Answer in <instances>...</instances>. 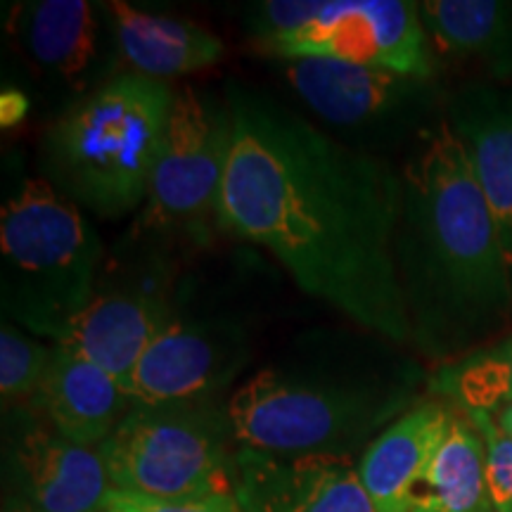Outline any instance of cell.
<instances>
[{
    "label": "cell",
    "instance_id": "obj_1",
    "mask_svg": "<svg viewBox=\"0 0 512 512\" xmlns=\"http://www.w3.org/2000/svg\"><path fill=\"white\" fill-rule=\"evenodd\" d=\"M233 150L219 226L266 249L304 294L411 347L394 261L401 166L339 143L275 95L226 83Z\"/></svg>",
    "mask_w": 512,
    "mask_h": 512
},
{
    "label": "cell",
    "instance_id": "obj_2",
    "mask_svg": "<svg viewBox=\"0 0 512 512\" xmlns=\"http://www.w3.org/2000/svg\"><path fill=\"white\" fill-rule=\"evenodd\" d=\"M394 261L411 349L434 366L508 332V264L463 145L446 119L401 164Z\"/></svg>",
    "mask_w": 512,
    "mask_h": 512
},
{
    "label": "cell",
    "instance_id": "obj_3",
    "mask_svg": "<svg viewBox=\"0 0 512 512\" xmlns=\"http://www.w3.org/2000/svg\"><path fill=\"white\" fill-rule=\"evenodd\" d=\"M387 339L318 332L228 396L240 448L273 456L356 458L415 406L418 368Z\"/></svg>",
    "mask_w": 512,
    "mask_h": 512
},
{
    "label": "cell",
    "instance_id": "obj_4",
    "mask_svg": "<svg viewBox=\"0 0 512 512\" xmlns=\"http://www.w3.org/2000/svg\"><path fill=\"white\" fill-rule=\"evenodd\" d=\"M174 98L166 81L114 76L50 121L38 147L43 181L107 221L143 209Z\"/></svg>",
    "mask_w": 512,
    "mask_h": 512
},
{
    "label": "cell",
    "instance_id": "obj_5",
    "mask_svg": "<svg viewBox=\"0 0 512 512\" xmlns=\"http://www.w3.org/2000/svg\"><path fill=\"white\" fill-rule=\"evenodd\" d=\"M105 268L98 230L43 178H27L0 211L3 320L55 344L86 309Z\"/></svg>",
    "mask_w": 512,
    "mask_h": 512
},
{
    "label": "cell",
    "instance_id": "obj_6",
    "mask_svg": "<svg viewBox=\"0 0 512 512\" xmlns=\"http://www.w3.org/2000/svg\"><path fill=\"white\" fill-rule=\"evenodd\" d=\"M242 22L259 55L332 60L432 79L434 48L418 3L406 0H261Z\"/></svg>",
    "mask_w": 512,
    "mask_h": 512
},
{
    "label": "cell",
    "instance_id": "obj_7",
    "mask_svg": "<svg viewBox=\"0 0 512 512\" xmlns=\"http://www.w3.org/2000/svg\"><path fill=\"white\" fill-rule=\"evenodd\" d=\"M228 403L219 399L133 403L98 451L112 489L147 498L233 491Z\"/></svg>",
    "mask_w": 512,
    "mask_h": 512
},
{
    "label": "cell",
    "instance_id": "obj_8",
    "mask_svg": "<svg viewBox=\"0 0 512 512\" xmlns=\"http://www.w3.org/2000/svg\"><path fill=\"white\" fill-rule=\"evenodd\" d=\"M294 98L339 143L384 157L420 143L444 119H430L432 79L332 60L275 62Z\"/></svg>",
    "mask_w": 512,
    "mask_h": 512
},
{
    "label": "cell",
    "instance_id": "obj_9",
    "mask_svg": "<svg viewBox=\"0 0 512 512\" xmlns=\"http://www.w3.org/2000/svg\"><path fill=\"white\" fill-rule=\"evenodd\" d=\"M233 150V112L226 91L183 86L136 230L150 238L207 233L219 207Z\"/></svg>",
    "mask_w": 512,
    "mask_h": 512
},
{
    "label": "cell",
    "instance_id": "obj_10",
    "mask_svg": "<svg viewBox=\"0 0 512 512\" xmlns=\"http://www.w3.org/2000/svg\"><path fill=\"white\" fill-rule=\"evenodd\" d=\"M252 320L223 302L181 290L176 316L126 382L133 403L219 399L254 358Z\"/></svg>",
    "mask_w": 512,
    "mask_h": 512
},
{
    "label": "cell",
    "instance_id": "obj_11",
    "mask_svg": "<svg viewBox=\"0 0 512 512\" xmlns=\"http://www.w3.org/2000/svg\"><path fill=\"white\" fill-rule=\"evenodd\" d=\"M181 278L162 247L102 268L98 290L67 325L57 347L79 354L124 384L176 316Z\"/></svg>",
    "mask_w": 512,
    "mask_h": 512
},
{
    "label": "cell",
    "instance_id": "obj_12",
    "mask_svg": "<svg viewBox=\"0 0 512 512\" xmlns=\"http://www.w3.org/2000/svg\"><path fill=\"white\" fill-rule=\"evenodd\" d=\"M5 34L48 98L60 102V112L110 83L124 64L110 3H12Z\"/></svg>",
    "mask_w": 512,
    "mask_h": 512
},
{
    "label": "cell",
    "instance_id": "obj_13",
    "mask_svg": "<svg viewBox=\"0 0 512 512\" xmlns=\"http://www.w3.org/2000/svg\"><path fill=\"white\" fill-rule=\"evenodd\" d=\"M12 411L8 512H107L112 482L98 448L64 439L29 403Z\"/></svg>",
    "mask_w": 512,
    "mask_h": 512
},
{
    "label": "cell",
    "instance_id": "obj_14",
    "mask_svg": "<svg viewBox=\"0 0 512 512\" xmlns=\"http://www.w3.org/2000/svg\"><path fill=\"white\" fill-rule=\"evenodd\" d=\"M356 458L273 456L238 448L233 494L242 512H375Z\"/></svg>",
    "mask_w": 512,
    "mask_h": 512
},
{
    "label": "cell",
    "instance_id": "obj_15",
    "mask_svg": "<svg viewBox=\"0 0 512 512\" xmlns=\"http://www.w3.org/2000/svg\"><path fill=\"white\" fill-rule=\"evenodd\" d=\"M446 121L491 211L512 280V86L467 83L446 102Z\"/></svg>",
    "mask_w": 512,
    "mask_h": 512
},
{
    "label": "cell",
    "instance_id": "obj_16",
    "mask_svg": "<svg viewBox=\"0 0 512 512\" xmlns=\"http://www.w3.org/2000/svg\"><path fill=\"white\" fill-rule=\"evenodd\" d=\"M29 406L64 439L100 448L131 411L133 399L107 370L53 344L46 377Z\"/></svg>",
    "mask_w": 512,
    "mask_h": 512
},
{
    "label": "cell",
    "instance_id": "obj_17",
    "mask_svg": "<svg viewBox=\"0 0 512 512\" xmlns=\"http://www.w3.org/2000/svg\"><path fill=\"white\" fill-rule=\"evenodd\" d=\"M453 415L456 408L444 401H418L358 456V479L375 512H408L413 489L444 441Z\"/></svg>",
    "mask_w": 512,
    "mask_h": 512
},
{
    "label": "cell",
    "instance_id": "obj_18",
    "mask_svg": "<svg viewBox=\"0 0 512 512\" xmlns=\"http://www.w3.org/2000/svg\"><path fill=\"white\" fill-rule=\"evenodd\" d=\"M110 10L126 72L169 81L204 72L226 57L221 38L190 19L140 10L124 0H112Z\"/></svg>",
    "mask_w": 512,
    "mask_h": 512
},
{
    "label": "cell",
    "instance_id": "obj_19",
    "mask_svg": "<svg viewBox=\"0 0 512 512\" xmlns=\"http://www.w3.org/2000/svg\"><path fill=\"white\" fill-rule=\"evenodd\" d=\"M418 12L432 48L484 64L496 81L512 79V3L425 0Z\"/></svg>",
    "mask_w": 512,
    "mask_h": 512
},
{
    "label": "cell",
    "instance_id": "obj_20",
    "mask_svg": "<svg viewBox=\"0 0 512 512\" xmlns=\"http://www.w3.org/2000/svg\"><path fill=\"white\" fill-rule=\"evenodd\" d=\"M408 512H496L486 479V448L475 422L456 411Z\"/></svg>",
    "mask_w": 512,
    "mask_h": 512
},
{
    "label": "cell",
    "instance_id": "obj_21",
    "mask_svg": "<svg viewBox=\"0 0 512 512\" xmlns=\"http://www.w3.org/2000/svg\"><path fill=\"white\" fill-rule=\"evenodd\" d=\"M430 394L460 413H496L512 403V332L427 377Z\"/></svg>",
    "mask_w": 512,
    "mask_h": 512
},
{
    "label": "cell",
    "instance_id": "obj_22",
    "mask_svg": "<svg viewBox=\"0 0 512 512\" xmlns=\"http://www.w3.org/2000/svg\"><path fill=\"white\" fill-rule=\"evenodd\" d=\"M53 344L22 330L19 325L3 320L0 328V396L5 411L27 406L34 399L43 377H46Z\"/></svg>",
    "mask_w": 512,
    "mask_h": 512
},
{
    "label": "cell",
    "instance_id": "obj_23",
    "mask_svg": "<svg viewBox=\"0 0 512 512\" xmlns=\"http://www.w3.org/2000/svg\"><path fill=\"white\" fill-rule=\"evenodd\" d=\"M475 422L486 448V479L496 512H512V437L503 434L491 413H465Z\"/></svg>",
    "mask_w": 512,
    "mask_h": 512
},
{
    "label": "cell",
    "instance_id": "obj_24",
    "mask_svg": "<svg viewBox=\"0 0 512 512\" xmlns=\"http://www.w3.org/2000/svg\"><path fill=\"white\" fill-rule=\"evenodd\" d=\"M107 512H242L238 498L233 491L226 494L192 496V498H147L138 494H126V491L112 489L107 498Z\"/></svg>",
    "mask_w": 512,
    "mask_h": 512
},
{
    "label": "cell",
    "instance_id": "obj_25",
    "mask_svg": "<svg viewBox=\"0 0 512 512\" xmlns=\"http://www.w3.org/2000/svg\"><path fill=\"white\" fill-rule=\"evenodd\" d=\"M491 420H494V425L501 430L503 434H508V437H512V403L510 406L501 408V411L491 413Z\"/></svg>",
    "mask_w": 512,
    "mask_h": 512
}]
</instances>
